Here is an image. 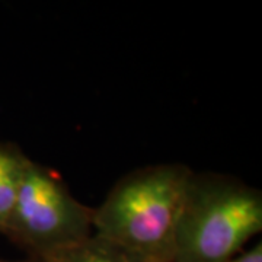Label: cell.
<instances>
[{"mask_svg":"<svg viewBox=\"0 0 262 262\" xmlns=\"http://www.w3.org/2000/svg\"><path fill=\"white\" fill-rule=\"evenodd\" d=\"M192 177L181 163L127 173L94 208V234L139 262H175L179 214Z\"/></svg>","mask_w":262,"mask_h":262,"instance_id":"cell-1","label":"cell"},{"mask_svg":"<svg viewBox=\"0 0 262 262\" xmlns=\"http://www.w3.org/2000/svg\"><path fill=\"white\" fill-rule=\"evenodd\" d=\"M262 230V194L241 179L195 173L179 214L175 262H229Z\"/></svg>","mask_w":262,"mask_h":262,"instance_id":"cell-2","label":"cell"},{"mask_svg":"<svg viewBox=\"0 0 262 262\" xmlns=\"http://www.w3.org/2000/svg\"><path fill=\"white\" fill-rule=\"evenodd\" d=\"M94 234V208L84 206L54 169L29 159L5 236L27 258L56 262Z\"/></svg>","mask_w":262,"mask_h":262,"instance_id":"cell-3","label":"cell"},{"mask_svg":"<svg viewBox=\"0 0 262 262\" xmlns=\"http://www.w3.org/2000/svg\"><path fill=\"white\" fill-rule=\"evenodd\" d=\"M29 158L13 143L0 141V234L9 225Z\"/></svg>","mask_w":262,"mask_h":262,"instance_id":"cell-4","label":"cell"},{"mask_svg":"<svg viewBox=\"0 0 262 262\" xmlns=\"http://www.w3.org/2000/svg\"><path fill=\"white\" fill-rule=\"evenodd\" d=\"M56 262H139L118 246L92 234L86 242L67 252Z\"/></svg>","mask_w":262,"mask_h":262,"instance_id":"cell-5","label":"cell"},{"mask_svg":"<svg viewBox=\"0 0 262 262\" xmlns=\"http://www.w3.org/2000/svg\"><path fill=\"white\" fill-rule=\"evenodd\" d=\"M229 262H262V244L258 242L251 249L242 251Z\"/></svg>","mask_w":262,"mask_h":262,"instance_id":"cell-6","label":"cell"},{"mask_svg":"<svg viewBox=\"0 0 262 262\" xmlns=\"http://www.w3.org/2000/svg\"><path fill=\"white\" fill-rule=\"evenodd\" d=\"M0 262H44V261L32 259V258H27V259H22V261H8V259H2V258H0Z\"/></svg>","mask_w":262,"mask_h":262,"instance_id":"cell-7","label":"cell"}]
</instances>
